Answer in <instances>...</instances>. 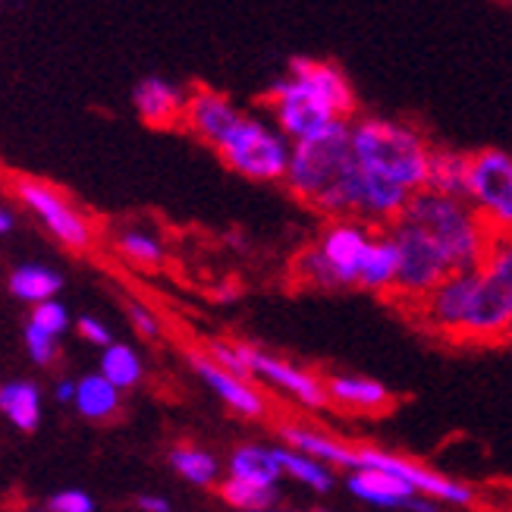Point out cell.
Wrapping results in <instances>:
<instances>
[{"label": "cell", "mask_w": 512, "mask_h": 512, "mask_svg": "<svg viewBox=\"0 0 512 512\" xmlns=\"http://www.w3.org/2000/svg\"><path fill=\"white\" fill-rule=\"evenodd\" d=\"M29 321H32V324H38V327H44V330L57 333V337H63V333L70 330V311H66V305H63V302H57V296H54V299L35 302V305H32Z\"/></svg>", "instance_id": "31"}, {"label": "cell", "mask_w": 512, "mask_h": 512, "mask_svg": "<svg viewBox=\"0 0 512 512\" xmlns=\"http://www.w3.org/2000/svg\"><path fill=\"white\" fill-rule=\"evenodd\" d=\"M403 217L434 236L437 246L453 261V271H459V267H478L494 239V230L487 227V220L475 211L469 198L459 195L418 189L409 198Z\"/></svg>", "instance_id": "4"}, {"label": "cell", "mask_w": 512, "mask_h": 512, "mask_svg": "<svg viewBox=\"0 0 512 512\" xmlns=\"http://www.w3.org/2000/svg\"><path fill=\"white\" fill-rule=\"evenodd\" d=\"M217 497L224 500L230 509H239V512H271L283 500L280 484H255V481L233 478V475L220 478Z\"/></svg>", "instance_id": "24"}, {"label": "cell", "mask_w": 512, "mask_h": 512, "mask_svg": "<svg viewBox=\"0 0 512 512\" xmlns=\"http://www.w3.org/2000/svg\"><path fill=\"white\" fill-rule=\"evenodd\" d=\"M22 340H26V352L32 355L35 365H51L57 359V333L44 330L32 321H26V330H22Z\"/></svg>", "instance_id": "30"}, {"label": "cell", "mask_w": 512, "mask_h": 512, "mask_svg": "<svg viewBox=\"0 0 512 512\" xmlns=\"http://www.w3.org/2000/svg\"><path fill=\"white\" fill-rule=\"evenodd\" d=\"M44 509L48 512H95V497L76 491V487H66V491H57Z\"/></svg>", "instance_id": "33"}, {"label": "cell", "mask_w": 512, "mask_h": 512, "mask_svg": "<svg viewBox=\"0 0 512 512\" xmlns=\"http://www.w3.org/2000/svg\"><path fill=\"white\" fill-rule=\"evenodd\" d=\"M54 399H57L60 406H73V399H76V381H57Z\"/></svg>", "instance_id": "36"}, {"label": "cell", "mask_w": 512, "mask_h": 512, "mask_svg": "<svg viewBox=\"0 0 512 512\" xmlns=\"http://www.w3.org/2000/svg\"><path fill=\"white\" fill-rule=\"evenodd\" d=\"M343 487L352 500L374 509H415V512L440 509L437 500L421 497L409 481L381 469H349L343 472Z\"/></svg>", "instance_id": "14"}, {"label": "cell", "mask_w": 512, "mask_h": 512, "mask_svg": "<svg viewBox=\"0 0 512 512\" xmlns=\"http://www.w3.org/2000/svg\"><path fill=\"white\" fill-rule=\"evenodd\" d=\"M327 403L349 415H384L393 409V393L368 374L355 371H333L324 377Z\"/></svg>", "instance_id": "15"}, {"label": "cell", "mask_w": 512, "mask_h": 512, "mask_svg": "<svg viewBox=\"0 0 512 512\" xmlns=\"http://www.w3.org/2000/svg\"><path fill=\"white\" fill-rule=\"evenodd\" d=\"M242 110L227 98L214 92V88H195L186 98V114H183V126L192 132L195 139H202L205 145H217L227 136V129L239 120Z\"/></svg>", "instance_id": "16"}, {"label": "cell", "mask_w": 512, "mask_h": 512, "mask_svg": "<svg viewBox=\"0 0 512 512\" xmlns=\"http://www.w3.org/2000/svg\"><path fill=\"white\" fill-rule=\"evenodd\" d=\"M280 440L289 443V447H296L302 453H311L324 459L327 465H333L337 472H343V462H346V450L349 443L333 437L327 431H318V428H308V425H296V421H289V425H280Z\"/></svg>", "instance_id": "23"}, {"label": "cell", "mask_w": 512, "mask_h": 512, "mask_svg": "<svg viewBox=\"0 0 512 512\" xmlns=\"http://www.w3.org/2000/svg\"><path fill=\"white\" fill-rule=\"evenodd\" d=\"M503 343L512 349V318H509V327H506V333H503Z\"/></svg>", "instance_id": "39"}, {"label": "cell", "mask_w": 512, "mask_h": 512, "mask_svg": "<svg viewBox=\"0 0 512 512\" xmlns=\"http://www.w3.org/2000/svg\"><path fill=\"white\" fill-rule=\"evenodd\" d=\"M120 396H123V390L98 371V374H85L82 381H76L73 406L88 421H110L120 412Z\"/></svg>", "instance_id": "22"}, {"label": "cell", "mask_w": 512, "mask_h": 512, "mask_svg": "<svg viewBox=\"0 0 512 512\" xmlns=\"http://www.w3.org/2000/svg\"><path fill=\"white\" fill-rule=\"evenodd\" d=\"M117 255L136 267H161L167 258V249L158 233L132 227L117 236Z\"/></svg>", "instance_id": "29"}, {"label": "cell", "mask_w": 512, "mask_h": 512, "mask_svg": "<svg viewBox=\"0 0 512 512\" xmlns=\"http://www.w3.org/2000/svg\"><path fill=\"white\" fill-rule=\"evenodd\" d=\"M129 324H132V330H136L142 340H158L161 330H164L161 318L154 315L151 305H145V302H129Z\"/></svg>", "instance_id": "32"}, {"label": "cell", "mask_w": 512, "mask_h": 512, "mask_svg": "<svg viewBox=\"0 0 512 512\" xmlns=\"http://www.w3.org/2000/svg\"><path fill=\"white\" fill-rule=\"evenodd\" d=\"M60 286H63V277L44 264H22L10 274V293L26 305L54 299L60 293Z\"/></svg>", "instance_id": "27"}, {"label": "cell", "mask_w": 512, "mask_h": 512, "mask_svg": "<svg viewBox=\"0 0 512 512\" xmlns=\"http://www.w3.org/2000/svg\"><path fill=\"white\" fill-rule=\"evenodd\" d=\"M469 158H472V154H465V151L437 148L434 145L431 167H428V186L425 189L465 198V192H469Z\"/></svg>", "instance_id": "25"}, {"label": "cell", "mask_w": 512, "mask_h": 512, "mask_svg": "<svg viewBox=\"0 0 512 512\" xmlns=\"http://www.w3.org/2000/svg\"><path fill=\"white\" fill-rule=\"evenodd\" d=\"M136 506H139L142 512H170V509H173V503H170L167 497H161V494H142V497L136 500Z\"/></svg>", "instance_id": "35"}, {"label": "cell", "mask_w": 512, "mask_h": 512, "mask_svg": "<svg viewBox=\"0 0 512 512\" xmlns=\"http://www.w3.org/2000/svg\"><path fill=\"white\" fill-rule=\"evenodd\" d=\"M349 142L362 170L406 186L409 192L428 186L434 145L418 126L390 117H352Z\"/></svg>", "instance_id": "3"}, {"label": "cell", "mask_w": 512, "mask_h": 512, "mask_svg": "<svg viewBox=\"0 0 512 512\" xmlns=\"http://www.w3.org/2000/svg\"><path fill=\"white\" fill-rule=\"evenodd\" d=\"M214 151L233 173L246 176L252 183H283L293 142L283 136V129L274 120L239 114Z\"/></svg>", "instance_id": "6"}, {"label": "cell", "mask_w": 512, "mask_h": 512, "mask_svg": "<svg viewBox=\"0 0 512 512\" xmlns=\"http://www.w3.org/2000/svg\"><path fill=\"white\" fill-rule=\"evenodd\" d=\"M280 453V465H283V478H289L293 484L305 487V491L311 494H330L333 487H337V469L333 465H327L324 459L311 456V453H302L296 447H289V443H283V447H277Z\"/></svg>", "instance_id": "20"}, {"label": "cell", "mask_w": 512, "mask_h": 512, "mask_svg": "<svg viewBox=\"0 0 512 512\" xmlns=\"http://www.w3.org/2000/svg\"><path fill=\"white\" fill-rule=\"evenodd\" d=\"M186 92L180 85H173L161 76H145L132 88V107L151 129H173L183 123L186 114Z\"/></svg>", "instance_id": "17"}, {"label": "cell", "mask_w": 512, "mask_h": 512, "mask_svg": "<svg viewBox=\"0 0 512 512\" xmlns=\"http://www.w3.org/2000/svg\"><path fill=\"white\" fill-rule=\"evenodd\" d=\"M13 189L19 202L41 220V227L48 230L63 249H70V252L92 249V242H95L92 220H88L60 189H54L44 180H26V176H19Z\"/></svg>", "instance_id": "10"}, {"label": "cell", "mask_w": 512, "mask_h": 512, "mask_svg": "<svg viewBox=\"0 0 512 512\" xmlns=\"http://www.w3.org/2000/svg\"><path fill=\"white\" fill-rule=\"evenodd\" d=\"M76 330H79V337H82L85 343H92V346H98V349H104L110 340H114V337H110L107 324L98 321V318H92V315L79 318V321H76Z\"/></svg>", "instance_id": "34"}, {"label": "cell", "mask_w": 512, "mask_h": 512, "mask_svg": "<svg viewBox=\"0 0 512 512\" xmlns=\"http://www.w3.org/2000/svg\"><path fill=\"white\" fill-rule=\"evenodd\" d=\"M267 114L289 142H305L352 120L359 114V98L337 63L293 57L286 76L267 88Z\"/></svg>", "instance_id": "1"}, {"label": "cell", "mask_w": 512, "mask_h": 512, "mask_svg": "<svg viewBox=\"0 0 512 512\" xmlns=\"http://www.w3.org/2000/svg\"><path fill=\"white\" fill-rule=\"evenodd\" d=\"M189 365L198 381H202L233 415L246 421H261L267 415V399L252 377H242L224 365H217L208 352H189Z\"/></svg>", "instance_id": "13"}, {"label": "cell", "mask_w": 512, "mask_h": 512, "mask_svg": "<svg viewBox=\"0 0 512 512\" xmlns=\"http://www.w3.org/2000/svg\"><path fill=\"white\" fill-rule=\"evenodd\" d=\"M396 283V242L390 236V227H377L371 233L368 252H365V267H362V286L365 293L374 296H390Z\"/></svg>", "instance_id": "18"}, {"label": "cell", "mask_w": 512, "mask_h": 512, "mask_svg": "<svg viewBox=\"0 0 512 512\" xmlns=\"http://www.w3.org/2000/svg\"><path fill=\"white\" fill-rule=\"evenodd\" d=\"M365 220L355 217H330L327 227L315 236V242L299 255L296 274L302 283L315 289H359L362 286V267L371 233Z\"/></svg>", "instance_id": "5"}, {"label": "cell", "mask_w": 512, "mask_h": 512, "mask_svg": "<svg viewBox=\"0 0 512 512\" xmlns=\"http://www.w3.org/2000/svg\"><path fill=\"white\" fill-rule=\"evenodd\" d=\"M10 230H13V214L4 205H0V236H7Z\"/></svg>", "instance_id": "38"}, {"label": "cell", "mask_w": 512, "mask_h": 512, "mask_svg": "<svg viewBox=\"0 0 512 512\" xmlns=\"http://www.w3.org/2000/svg\"><path fill=\"white\" fill-rule=\"evenodd\" d=\"M0 412L10 418L19 431H35L41 425V390L32 381H7L0 384Z\"/></svg>", "instance_id": "26"}, {"label": "cell", "mask_w": 512, "mask_h": 512, "mask_svg": "<svg viewBox=\"0 0 512 512\" xmlns=\"http://www.w3.org/2000/svg\"><path fill=\"white\" fill-rule=\"evenodd\" d=\"M283 183L302 205L324 214L327 220L352 217L359 164H355L349 142V120L330 126L315 139L293 142Z\"/></svg>", "instance_id": "2"}, {"label": "cell", "mask_w": 512, "mask_h": 512, "mask_svg": "<svg viewBox=\"0 0 512 512\" xmlns=\"http://www.w3.org/2000/svg\"><path fill=\"white\" fill-rule=\"evenodd\" d=\"M390 236L396 242V283L390 299L406 308H418L431 289L453 271V261L428 230H421L406 217H399L390 227Z\"/></svg>", "instance_id": "8"}, {"label": "cell", "mask_w": 512, "mask_h": 512, "mask_svg": "<svg viewBox=\"0 0 512 512\" xmlns=\"http://www.w3.org/2000/svg\"><path fill=\"white\" fill-rule=\"evenodd\" d=\"M478 271V293L462 343H503L512 318V233H494Z\"/></svg>", "instance_id": "7"}, {"label": "cell", "mask_w": 512, "mask_h": 512, "mask_svg": "<svg viewBox=\"0 0 512 512\" xmlns=\"http://www.w3.org/2000/svg\"><path fill=\"white\" fill-rule=\"evenodd\" d=\"M167 459L176 475L192 487H202V491H217L220 478H224L220 459L211 450L198 447V443H176V447H170Z\"/></svg>", "instance_id": "19"}, {"label": "cell", "mask_w": 512, "mask_h": 512, "mask_svg": "<svg viewBox=\"0 0 512 512\" xmlns=\"http://www.w3.org/2000/svg\"><path fill=\"white\" fill-rule=\"evenodd\" d=\"M239 293H242V289L230 280V283H224V286L217 289L214 299H217V302H233V299H239Z\"/></svg>", "instance_id": "37"}, {"label": "cell", "mask_w": 512, "mask_h": 512, "mask_svg": "<svg viewBox=\"0 0 512 512\" xmlns=\"http://www.w3.org/2000/svg\"><path fill=\"white\" fill-rule=\"evenodd\" d=\"M465 198L494 233H512V154L503 148L472 151Z\"/></svg>", "instance_id": "11"}, {"label": "cell", "mask_w": 512, "mask_h": 512, "mask_svg": "<svg viewBox=\"0 0 512 512\" xmlns=\"http://www.w3.org/2000/svg\"><path fill=\"white\" fill-rule=\"evenodd\" d=\"M349 469H381L390 472L396 478L409 481L421 497H431L440 506H465L469 509L478 500V491L472 484H465L453 475H443L434 472L428 465H421L403 453H393V450H381V447H371V443H349L346 450V462H343V472Z\"/></svg>", "instance_id": "9"}, {"label": "cell", "mask_w": 512, "mask_h": 512, "mask_svg": "<svg viewBox=\"0 0 512 512\" xmlns=\"http://www.w3.org/2000/svg\"><path fill=\"white\" fill-rule=\"evenodd\" d=\"M227 475L233 478H246L255 484H280L283 481V465L277 447H267V443H239L227 459Z\"/></svg>", "instance_id": "21"}, {"label": "cell", "mask_w": 512, "mask_h": 512, "mask_svg": "<svg viewBox=\"0 0 512 512\" xmlns=\"http://www.w3.org/2000/svg\"><path fill=\"white\" fill-rule=\"evenodd\" d=\"M242 359H246V374L252 381L280 393L283 399H293L299 409H305V412L330 409L324 377H318L315 371H308L289 359H280V355L267 352L255 343H246V340H242Z\"/></svg>", "instance_id": "12"}, {"label": "cell", "mask_w": 512, "mask_h": 512, "mask_svg": "<svg viewBox=\"0 0 512 512\" xmlns=\"http://www.w3.org/2000/svg\"><path fill=\"white\" fill-rule=\"evenodd\" d=\"M107 381H114L120 390H132L142 384L145 377V365H142V355L126 346V343H114L110 340L101 349V368H98Z\"/></svg>", "instance_id": "28"}]
</instances>
